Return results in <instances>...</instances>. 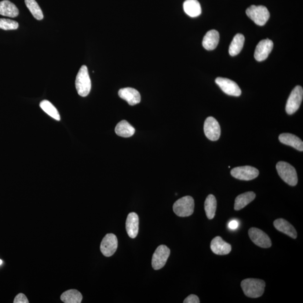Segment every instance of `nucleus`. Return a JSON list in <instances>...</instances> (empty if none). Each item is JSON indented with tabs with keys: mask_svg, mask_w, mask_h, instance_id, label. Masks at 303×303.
<instances>
[{
	"mask_svg": "<svg viewBox=\"0 0 303 303\" xmlns=\"http://www.w3.org/2000/svg\"><path fill=\"white\" fill-rule=\"evenodd\" d=\"M119 96L130 106L140 104L141 97L140 92L132 88H124L119 91Z\"/></svg>",
	"mask_w": 303,
	"mask_h": 303,
	"instance_id": "obj_14",
	"label": "nucleus"
},
{
	"mask_svg": "<svg viewBox=\"0 0 303 303\" xmlns=\"http://www.w3.org/2000/svg\"><path fill=\"white\" fill-rule=\"evenodd\" d=\"M19 27V24L15 20L0 19V29L3 30H16Z\"/></svg>",
	"mask_w": 303,
	"mask_h": 303,
	"instance_id": "obj_29",
	"label": "nucleus"
},
{
	"mask_svg": "<svg viewBox=\"0 0 303 303\" xmlns=\"http://www.w3.org/2000/svg\"><path fill=\"white\" fill-rule=\"evenodd\" d=\"M217 209V200L213 195H210L207 197L204 202V210L206 216L209 220H213L216 214Z\"/></svg>",
	"mask_w": 303,
	"mask_h": 303,
	"instance_id": "obj_25",
	"label": "nucleus"
},
{
	"mask_svg": "<svg viewBox=\"0 0 303 303\" xmlns=\"http://www.w3.org/2000/svg\"><path fill=\"white\" fill-rule=\"evenodd\" d=\"M241 286L247 297L257 298L264 294L266 283L260 279H247L242 281Z\"/></svg>",
	"mask_w": 303,
	"mask_h": 303,
	"instance_id": "obj_1",
	"label": "nucleus"
},
{
	"mask_svg": "<svg viewBox=\"0 0 303 303\" xmlns=\"http://www.w3.org/2000/svg\"><path fill=\"white\" fill-rule=\"evenodd\" d=\"M40 107L45 111L46 114L57 121H60V116L57 109L54 106L47 100H44L40 103Z\"/></svg>",
	"mask_w": 303,
	"mask_h": 303,
	"instance_id": "obj_27",
	"label": "nucleus"
},
{
	"mask_svg": "<svg viewBox=\"0 0 303 303\" xmlns=\"http://www.w3.org/2000/svg\"><path fill=\"white\" fill-rule=\"evenodd\" d=\"M279 141L281 143L291 146V147L302 152L303 151V142L300 138L290 133H283L280 135Z\"/></svg>",
	"mask_w": 303,
	"mask_h": 303,
	"instance_id": "obj_18",
	"label": "nucleus"
},
{
	"mask_svg": "<svg viewBox=\"0 0 303 303\" xmlns=\"http://www.w3.org/2000/svg\"><path fill=\"white\" fill-rule=\"evenodd\" d=\"M14 303H28L29 301L24 294L20 293L17 295L14 299Z\"/></svg>",
	"mask_w": 303,
	"mask_h": 303,
	"instance_id": "obj_30",
	"label": "nucleus"
},
{
	"mask_svg": "<svg viewBox=\"0 0 303 303\" xmlns=\"http://www.w3.org/2000/svg\"><path fill=\"white\" fill-rule=\"evenodd\" d=\"M2 264V261L1 260H0V265H1Z\"/></svg>",
	"mask_w": 303,
	"mask_h": 303,
	"instance_id": "obj_33",
	"label": "nucleus"
},
{
	"mask_svg": "<svg viewBox=\"0 0 303 303\" xmlns=\"http://www.w3.org/2000/svg\"><path fill=\"white\" fill-rule=\"evenodd\" d=\"M91 80L89 70L86 65H83L76 75L75 87L79 96L86 97L90 93Z\"/></svg>",
	"mask_w": 303,
	"mask_h": 303,
	"instance_id": "obj_2",
	"label": "nucleus"
},
{
	"mask_svg": "<svg viewBox=\"0 0 303 303\" xmlns=\"http://www.w3.org/2000/svg\"><path fill=\"white\" fill-rule=\"evenodd\" d=\"M115 131L118 136L124 138L131 137L135 133L134 127L126 120H122L115 127Z\"/></svg>",
	"mask_w": 303,
	"mask_h": 303,
	"instance_id": "obj_23",
	"label": "nucleus"
},
{
	"mask_svg": "<svg viewBox=\"0 0 303 303\" xmlns=\"http://www.w3.org/2000/svg\"><path fill=\"white\" fill-rule=\"evenodd\" d=\"M61 300L65 303H80L83 296L81 293L75 289L66 291L61 295Z\"/></svg>",
	"mask_w": 303,
	"mask_h": 303,
	"instance_id": "obj_26",
	"label": "nucleus"
},
{
	"mask_svg": "<svg viewBox=\"0 0 303 303\" xmlns=\"http://www.w3.org/2000/svg\"><path fill=\"white\" fill-rule=\"evenodd\" d=\"M204 132L206 137L212 141H216L221 136L220 124L213 117H209L204 124Z\"/></svg>",
	"mask_w": 303,
	"mask_h": 303,
	"instance_id": "obj_9",
	"label": "nucleus"
},
{
	"mask_svg": "<svg viewBox=\"0 0 303 303\" xmlns=\"http://www.w3.org/2000/svg\"><path fill=\"white\" fill-rule=\"evenodd\" d=\"M170 254L169 248L165 245H160L157 248L152 259L153 269L159 270L163 268L166 265Z\"/></svg>",
	"mask_w": 303,
	"mask_h": 303,
	"instance_id": "obj_8",
	"label": "nucleus"
},
{
	"mask_svg": "<svg viewBox=\"0 0 303 303\" xmlns=\"http://www.w3.org/2000/svg\"><path fill=\"white\" fill-rule=\"evenodd\" d=\"M215 82L225 93L230 96L239 97L242 94L238 85L231 79L218 77L215 80Z\"/></svg>",
	"mask_w": 303,
	"mask_h": 303,
	"instance_id": "obj_12",
	"label": "nucleus"
},
{
	"mask_svg": "<svg viewBox=\"0 0 303 303\" xmlns=\"http://www.w3.org/2000/svg\"><path fill=\"white\" fill-rule=\"evenodd\" d=\"M118 247V240L116 236L114 233H107L102 241L100 250L105 257H109L114 254Z\"/></svg>",
	"mask_w": 303,
	"mask_h": 303,
	"instance_id": "obj_10",
	"label": "nucleus"
},
{
	"mask_svg": "<svg viewBox=\"0 0 303 303\" xmlns=\"http://www.w3.org/2000/svg\"><path fill=\"white\" fill-rule=\"evenodd\" d=\"M25 3L36 19L41 20L43 19L42 11L36 0H25Z\"/></svg>",
	"mask_w": 303,
	"mask_h": 303,
	"instance_id": "obj_28",
	"label": "nucleus"
},
{
	"mask_svg": "<svg viewBox=\"0 0 303 303\" xmlns=\"http://www.w3.org/2000/svg\"><path fill=\"white\" fill-rule=\"evenodd\" d=\"M194 210L195 200L191 196L182 197L175 202L173 205L174 213L181 217L191 216L194 213Z\"/></svg>",
	"mask_w": 303,
	"mask_h": 303,
	"instance_id": "obj_4",
	"label": "nucleus"
},
{
	"mask_svg": "<svg viewBox=\"0 0 303 303\" xmlns=\"http://www.w3.org/2000/svg\"><path fill=\"white\" fill-rule=\"evenodd\" d=\"M303 97V88L299 86L295 87L287 101L286 111L287 114L292 115L297 111L302 104Z\"/></svg>",
	"mask_w": 303,
	"mask_h": 303,
	"instance_id": "obj_6",
	"label": "nucleus"
},
{
	"mask_svg": "<svg viewBox=\"0 0 303 303\" xmlns=\"http://www.w3.org/2000/svg\"><path fill=\"white\" fill-rule=\"evenodd\" d=\"M276 170L279 176L287 184L295 186L298 184L297 171L289 163L280 161L277 163Z\"/></svg>",
	"mask_w": 303,
	"mask_h": 303,
	"instance_id": "obj_3",
	"label": "nucleus"
},
{
	"mask_svg": "<svg viewBox=\"0 0 303 303\" xmlns=\"http://www.w3.org/2000/svg\"><path fill=\"white\" fill-rule=\"evenodd\" d=\"M273 47L271 40L266 39L258 43L255 50L254 58L258 61H264L267 58Z\"/></svg>",
	"mask_w": 303,
	"mask_h": 303,
	"instance_id": "obj_13",
	"label": "nucleus"
},
{
	"mask_svg": "<svg viewBox=\"0 0 303 303\" xmlns=\"http://www.w3.org/2000/svg\"><path fill=\"white\" fill-rule=\"evenodd\" d=\"M126 230L130 238H136L139 232V217L135 213H131L127 217Z\"/></svg>",
	"mask_w": 303,
	"mask_h": 303,
	"instance_id": "obj_17",
	"label": "nucleus"
},
{
	"mask_svg": "<svg viewBox=\"0 0 303 303\" xmlns=\"http://www.w3.org/2000/svg\"><path fill=\"white\" fill-rule=\"evenodd\" d=\"M239 222L236 220H232L229 223V228L231 230H236L239 228Z\"/></svg>",
	"mask_w": 303,
	"mask_h": 303,
	"instance_id": "obj_32",
	"label": "nucleus"
},
{
	"mask_svg": "<svg viewBox=\"0 0 303 303\" xmlns=\"http://www.w3.org/2000/svg\"><path fill=\"white\" fill-rule=\"evenodd\" d=\"M211 250L217 255H227L232 251L231 244L226 243L220 236L215 237L211 243Z\"/></svg>",
	"mask_w": 303,
	"mask_h": 303,
	"instance_id": "obj_15",
	"label": "nucleus"
},
{
	"mask_svg": "<svg viewBox=\"0 0 303 303\" xmlns=\"http://www.w3.org/2000/svg\"><path fill=\"white\" fill-rule=\"evenodd\" d=\"M251 241L255 245L262 248H268L271 247L272 242L269 237L261 230L252 228L248 232Z\"/></svg>",
	"mask_w": 303,
	"mask_h": 303,
	"instance_id": "obj_11",
	"label": "nucleus"
},
{
	"mask_svg": "<svg viewBox=\"0 0 303 303\" xmlns=\"http://www.w3.org/2000/svg\"><path fill=\"white\" fill-rule=\"evenodd\" d=\"M273 225L277 231L282 232L293 239L297 238V232L294 226L292 225L289 222L284 220L283 218L277 219L274 222Z\"/></svg>",
	"mask_w": 303,
	"mask_h": 303,
	"instance_id": "obj_16",
	"label": "nucleus"
},
{
	"mask_svg": "<svg viewBox=\"0 0 303 303\" xmlns=\"http://www.w3.org/2000/svg\"><path fill=\"white\" fill-rule=\"evenodd\" d=\"M184 303H199V299L196 295L194 294L190 295L184 301Z\"/></svg>",
	"mask_w": 303,
	"mask_h": 303,
	"instance_id": "obj_31",
	"label": "nucleus"
},
{
	"mask_svg": "<svg viewBox=\"0 0 303 303\" xmlns=\"http://www.w3.org/2000/svg\"><path fill=\"white\" fill-rule=\"evenodd\" d=\"M259 174L260 173L256 168L250 166L237 167L231 171L232 176L240 180H253L258 177Z\"/></svg>",
	"mask_w": 303,
	"mask_h": 303,
	"instance_id": "obj_7",
	"label": "nucleus"
},
{
	"mask_svg": "<svg viewBox=\"0 0 303 303\" xmlns=\"http://www.w3.org/2000/svg\"><path fill=\"white\" fill-rule=\"evenodd\" d=\"M255 196H256L254 192H248L237 196L235 200V210L239 211L244 209L248 204L253 201Z\"/></svg>",
	"mask_w": 303,
	"mask_h": 303,
	"instance_id": "obj_22",
	"label": "nucleus"
},
{
	"mask_svg": "<svg viewBox=\"0 0 303 303\" xmlns=\"http://www.w3.org/2000/svg\"><path fill=\"white\" fill-rule=\"evenodd\" d=\"M183 8L185 13L192 18L198 17L202 13L201 6L197 0H186Z\"/></svg>",
	"mask_w": 303,
	"mask_h": 303,
	"instance_id": "obj_21",
	"label": "nucleus"
},
{
	"mask_svg": "<svg viewBox=\"0 0 303 303\" xmlns=\"http://www.w3.org/2000/svg\"><path fill=\"white\" fill-rule=\"evenodd\" d=\"M219 40H220V35L216 30H211L207 33L204 36L202 45L204 49L207 50H214L216 48Z\"/></svg>",
	"mask_w": 303,
	"mask_h": 303,
	"instance_id": "obj_19",
	"label": "nucleus"
},
{
	"mask_svg": "<svg viewBox=\"0 0 303 303\" xmlns=\"http://www.w3.org/2000/svg\"><path fill=\"white\" fill-rule=\"evenodd\" d=\"M247 16L255 24L263 26L269 19L270 14L267 7L264 6L251 5L246 10Z\"/></svg>",
	"mask_w": 303,
	"mask_h": 303,
	"instance_id": "obj_5",
	"label": "nucleus"
},
{
	"mask_svg": "<svg viewBox=\"0 0 303 303\" xmlns=\"http://www.w3.org/2000/svg\"><path fill=\"white\" fill-rule=\"evenodd\" d=\"M245 38L242 34H237L233 37L229 47V53L232 56H235L238 54L243 49Z\"/></svg>",
	"mask_w": 303,
	"mask_h": 303,
	"instance_id": "obj_24",
	"label": "nucleus"
},
{
	"mask_svg": "<svg viewBox=\"0 0 303 303\" xmlns=\"http://www.w3.org/2000/svg\"><path fill=\"white\" fill-rule=\"evenodd\" d=\"M19 10L16 5L8 1L3 0L0 2V15L10 18H16L19 15Z\"/></svg>",
	"mask_w": 303,
	"mask_h": 303,
	"instance_id": "obj_20",
	"label": "nucleus"
}]
</instances>
